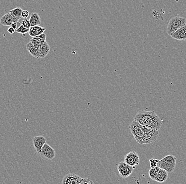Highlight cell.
Instances as JSON below:
<instances>
[{
	"label": "cell",
	"instance_id": "6da1fadb",
	"mask_svg": "<svg viewBox=\"0 0 186 184\" xmlns=\"http://www.w3.org/2000/svg\"><path fill=\"white\" fill-rule=\"evenodd\" d=\"M129 127L135 141L140 144H148L154 142L159 135L158 130L141 125L134 120Z\"/></svg>",
	"mask_w": 186,
	"mask_h": 184
},
{
	"label": "cell",
	"instance_id": "7a4b0ae2",
	"mask_svg": "<svg viewBox=\"0 0 186 184\" xmlns=\"http://www.w3.org/2000/svg\"><path fill=\"white\" fill-rule=\"evenodd\" d=\"M134 120L141 125L156 130L160 129L163 123L162 120L154 111H139Z\"/></svg>",
	"mask_w": 186,
	"mask_h": 184
},
{
	"label": "cell",
	"instance_id": "3957f363",
	"mask_svg": "<svg viewBox=\"0 0 186 184\" xmlns=\"http://www.w3.org/2000/svg\"><path fill=\"white\" fill-rule=\"evenodd\" d=\"M177 158L171 154L168 155L160 160L157 163V166L171 173L175 169Z\"/></svg>",
	"mask_w": 186,
	"mask_h": 184
},
{
	"label": "cell",
	"instance_id": "277c9868",
	"mask_svg": "<svg viewBox=\"0 0 186 184\" xmlns=\"http://www.w3.org/2000/svg\"><path fill=\"white\" fill-rule=\"evenodd\" d=\"M186 25V18L179 16L172 17L168 23L166 32L170 36L178 29Z\"/></svg>",
	"mask_w": 186,
	"mask_h": 184
},
{
	"label": "cell",
	"instance_id": "5b68a950",
	"mask_svg": "<svg viewBox=\"0 0 186 184\" xmlns=\"http://www.w3.org/2000/svg\"><path fill=\"white\" fill-rule=\"evenodd\" d=\"M38 154L43 160H51L55 157V151L48 143H46Z\"/></svg>",
	"mask_w": 186,
	"mask_h": 184
},
{
	"label": "cell",
	"instance_id": "8992f818",
	"mask_svg": "<svg viewBox=\"0 0 186 184\" xmlns=\"http://www.w3.org/2000/svg\"><path fill=\"white\" fill-rule=\"evenodd\" d=\"M133 169L132 167L129 166L125 162H121L117 166L118 173L120 176L123 179L130 177L133 172Z\"/></svg>",
	"mask_w": 186,
	"mask_h": 184
},
{
	"label": "cell",
	"instance_id": "52a82bcc",
	"mask_svg": "<svg viewBox=\"0 0 186 184\" xmlns=\"http://www.w3.org/2000/svg\"><path fill=\"white\" fill-rule=\"evenodd\" d=\"M124 162L129 164V166L135 168L139 164V156L136 152L131 151L125 156Z\"/></svg>",
	"mask_w": 186,
	"mask_h": 184
},
{
	"label": "cell",
	"instance_id": "ba28073f",
	"mask_svg": "<svg viewBox=\"0 0 186 184\" xmlns=\"http://www.w3.org/2000/svg\"><path fill=\"white\" fill-rule=\"evenodd\" d=\"M83 178L75 173H68L65 175L62 181L64 184H81Z\"/></svg>",
	"mask_w": 186,
	"mask_h": 184
},
{
	"label": "cell",
	"instance_id": "9c48e42d",
	"mask_svg": "<svg viewBox=\"0 0 186 184\" xmlns=\"http://www.w3.org/2000/svg\"><path fill=\"white\" fill-rule=\"evenodd\" d=\"M19 20L10 12L7 13L0 18V23L4 26H11L13 22H18Z\"/></svg>",
	"mask_w": 186,
	"mask_h": 184
},
{
	"label": "cell",
	"instance_id": "30bf717a",
	"mask_svg": "<svg viewBox=\"0 0 186 184\" xmlns=\"http://www.w3.org/2000/svg\"><path fill=\"white\" fill-rule=\"evenodd\" d=\"M46 138L42 135L34 136L32 139V142L34 149L38 154L41 151V149L45 143H46Z\"/></svg>",
	"mask_w": 186,
	"mask_h": 184
},
{
	"label": "cell",
	"instance_id": "8fae6325",
	"mask_svg": "<svg viewBox=\"0 0 186 184\" xmlns=\"http://www.w3.org/2000/svg\"><path fill=\"white\" fill-rule=\"evenodd\" d=\"M170 36L178 40L186 41V25L180 27Z\"/></svg>",
	"mask_w": 186,
	"mask_h": 184
},
{
	"label": "cell",
	"instance_id": "7c38bea8",
	"mask_svg": "<svg viewBox=\"0 0 186 184\" xmlns=\"http://www.w3.org/2000/svg\"><path fill=\"white\" fill-rule=\"evenodd\" d=\"M46 35L43 33L39 36L33 37L30 41L32 43L35 47L39 49L41 45H42L43 43L46 41Z\"/></svg>",
	"mask_w": 186,
	"mask_h": 184
},
{
	"label": "cell",
	"instance_id": "4fadbf2b",
	"mask_svg": "<svg viewBox=\"0 0 186 184\" xmlns=\"http://www.w3.org/2000/svg\"><path fill=\"white\" fill-rule=\"evenodd\" d=\"M46 30V28L40 27V26H35L30 28V30L28 33L29 35L32 37L35 36H39L40 35L43 34Z\"/></svg>",
	"mask_w": 186,
	"mask_h": 184
},
{
	"label": "cell",
	"instance_id": "5bb4252c",
	"mask_svg": "<svg viewBox=\"0 0 186 184\" xmlns=\"http://www.w3.org/2000/svg\"><path fill=\"white\" fill-rule=\"evenodd\" d=\"M49 45L46 41L43 43L39 49V59H42L46 57L50 52Z\"/></svg>",
	"mask_w": 186,
	"mask_h": 184
},
{
	"label": "cell",
	"instance_id": "9a60e30c",
	"mask_svg": "<svg viewBox=\"0 0 186 184\" xmlns=\"http://www.w3.org/2000/svg\"><path fill=\"white\" fill-rule=\"evenodd\" d=\"M168 172L163 169H160L159 171L157 173V175L154 178V181L158 182H166L168 179Z\"/></svg>",
	"mask_w": 186,
	"mask_h": 184
},
{
	"label": "cell",
	"instance_id": "2e32d148",
	"mask_svg": "<svg viewBox=\"0 0 186 184\" xmlns=\"http://www.w3.org/2000/svg\"><path fill=\"white\" fill-rule=\"evenodd\" d=\"M26 49L33 57L39 59V49L35 47L30 41L26 45Z\"/></svg>",
	"mask_w": 186,
	"mask_h": 184
},
{
	"label": "cell",
	"instance_id": "e0dca14e",
	"mask_svg": "<svg viewBox=\"0 0 186 184\" xmlns=\"http://www.w3.org/2000/svg\"><path fill=\"white\" fill-rule=\"evenodd\" d=\"M31 26H39L41 24V19L39 14L37 13H32L31 14V17L29 20Z\"/></svg>",
	"mask_w": 186,
	"mask_h": 184
},
{
	"label": "cell",
	"instance_id": "ac0fdd59",
	"mask_svg": "<svg viewBox=\"0 0 186 184\" xmlns=\"http://www.w3.org/2000/svg\"><path fill=\"white\" fill-rule=\"evenodd\" d=\"M22 11H23V10L21 7H16L15 9L11 10L9 12L15 17V18H17L18 19H20V18H22Z\"/></svg>",
	"mask_w": 186,
	"mask_h": 184
},
{
	"label": "cell",
	"instance_id": "d6986e66",
	"mask_svg": "<svg viewBox=\"0 0 186 184\" xmlns=\"http://www.w3.org/2000/svg\"><path fill=\"white\" fill-rule=\"evenodd\" d=\"M160 168L159 167H156L154 168H151V169L148 171V175L151 179H152V180H154L156 176L157 175L158 172L159 171Z\"/></svg>",
	"mask_w": 186,
	"mask_h": 184
},
{
	"label": "cell",
	"instance_id": "ffe728a7",
	"mask_svg": "<svg viewBox=\"0 0 186 184\" xmlns=\"http://www.w3.org/2000/svg\"><path fill=\"white\" fill-rule=\"evenodd\" d=\"M29 30H30V28H26L21 25H20L19 27H18V28L16 29V31L18 33L23 34L24 36H25V34H26L27 32H29Z\"/></svg>",
	"mask_w": 186,
	"mask_h": 184
},
{
	"label": "cell",
	"instance_id": "44dd1931",
	"mask_svg": "<svg viewBox=\"0 0 186 184\" xmlns=\"http://www.w3.org/2000/svg\"><path fill=\"white\" fill-rule=\"evenodd\" d=\"M159 160L156 159H150L149 160L151 168H154L157 166V163Z\"/></svg>",
	"mask_w": 186,
	"mask_h": 184
},
{
	"label": "cell",
	"instance_id": "7402d4cb",
	"mask_svg": "<svg viewBox=\"0 0 186 184\" xmlns=\"http://www.w3.org/2000/svg\"><path fill=\"white\" fill-rule=\"evenodd\" d=\"M22 25H23L26 28H30L31 27L30 21H29V20H28L27 19H25L24 20H23L22 21Z\"/></svg>",
	"mask_w": 186,
	"mask_h": 184
},
{
	"label": "cell",
	"instance_id": "603a6c76",
	"mask_svg": "<svg viewBox=\"0 0 186 184\" xmlns=\"http://www.w3.org/2000/svg\"><path fill=\"white\" fill-rule=\"evenodd\" d=\"M94 182H93V181L90 179L87 178H83L82 179V182L81 183V184H94Z\"/></svg>",
	"mask_w": 186,
	"mask_h": 184
},
{
	"label": "cell",
	"instance_id": "cb8c5ba5",
	"mask_svg": "<svg viewBox=\"0 0 186 184\" xmlns=\"http://www.w3.org/2000/svg\"><path fill=\"white\" fill-rule=\"evenodd\" d=\"M29 16V11L27 10H23L22 13V18H24V19H27Z\"/></svg>",
	"mask_w": 186,
	"mask_h": 184
},
{
	"label": "cell",
	"instance_id": "d4e9b609",
	"mask_svg": "<svg viewBox=\"0 0 186 184\" xmlns=\"http://www.w3.org/2000/svg\"><path fill=\"white\" fill-rule=\"evenodd\" d=\"M15 31H16V29L13 28L12 27H10L7 29V32H9V34H12L13 33H15Z\"/></svg>",
	"mask_w": 186,
	"mask_h": 184
},
{
	"label": "cell",
	"instance_id": "484cf974",
	"mask_svg": "<svg viewBox=\"0 0 186 184\" xmlns=\"http://www.w3.org/2000/svg\"><path fill=\"white\" fill-rule=\"evenodd\" d=\"M18 22H13L12 23L11 26L10 27H12L13 28L15 29L16 30V29L18 28Z\"/></svg>",
	"mask_w": 186,
	"mask_h": 184
}]
</instances>
